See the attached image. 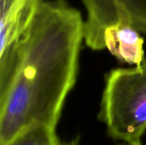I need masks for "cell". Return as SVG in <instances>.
<instances>
[{
  "label": "cell",
  "mask_w": 146,
  "mask_h": 145,
  "mask_svg": "<svg viewBox=\"0 0 146 145\" xmlns=\"http://www.w3.org/2000/svg\"><path fill=\"white\" fill-rule=\"evenodd\" d=\"M84 21L63 0L41 3L0 89V145L33 126L56 129L76 84Z\"/></svg>",
  "instance_id": "6da1fadb"
},
{
  "label": "cell",
  "mask_w": 146,
  "mask_h": 145,
  "mask_svg": "<svg viewBox=\"0 0 146 145\" xmlns=\"http://www.w3.org/2000/svg\"><path fill=\"white\" fill-rule=\"evenodd\" d=\"M98 120L113 140L142 143L146 132V60L106 74Z\"/></svg>",
  "instance_id": "7a4b0ae2"
},
{
  "label": "cell",
  "mask_w": 146,
  "mask_h": 145,
  "mask_svg": "<svg viewBox=\"0 0 146 145\" xmlns=\"http://www.w3.org/2000/svg\"><path fill=\"white\" fill-rule=\"evenodd\" d=\"M86 10L84 21V42L98 50L104 35L127 22L146 36V0H82Z\"/></svg>",
  "instance_id": "3957f363"
},
{
  "label": "cell",
  "mask_w": 146,
  "mask_h": 145,
  "mask_svg": "<svg viewBox=\"0 0 146 145\" xmlns=\"http://www.w3.org/2000/svg\"><path fill=\"white\" fill-rule=\"evenodd\" d=\"M43 0H0V88L8 82L18 44Z\"/></svg>",
  "instance_id": "277c9868"
},
{
  "label": "cell",
  "mask_w": 146,
  "mask_h": 145,
  "mask_svg": "<svg viewBox=\"0 0 146 145\" xmlns=\"http://www.w3.org/2000/svg\"><path fill=\"white\" fill-rule=\"evenodd\" d=\"M4 145H83L80 136L70 140L61 139L56 128L37 126L28 128Z\"/></svg>",
  "instance_id": "5b68a950"
},
{
  "label": "cell",
  "mask_w": 146,
  "mask_h": 145,
  "mask_svg": "<svg viewBox=\"0 0 146 145\" xmlns=\"http://www.w3.org/2000/svg\"><path fill=\"white\" fill-rule=\"evenodd\" d=\"M118 145H143L142 143L141 144H126V143H121Z\"/></svg>",
  "instance_id": "8992f818"
}]
</instances>
